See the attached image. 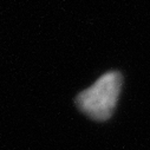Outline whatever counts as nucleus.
I'll return each instance as SVG.
<instances>
[{
  "instance_id": "f257e3e1",
  "label": "nucleus",
  "mask_w": 150,
  "mask_h": 150,
  "mask_svg": "<svg viewBox=\"0 0 150 150\" xmlns=\"http://www.w3.org/2000/svg\"><path fill=\"white\" fill-rule=\"evenodd\" d=\"M121 88L122 74L118 71H109L77 96V106L91 120L106 121L117 105Z\"/></svg>"
}]
</instances>
